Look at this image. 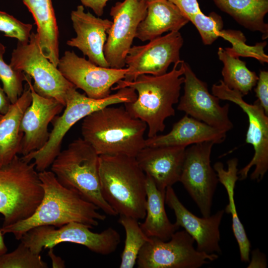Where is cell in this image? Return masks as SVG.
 <instances>
[{"mask_svg": "<svg viewBox=\"0 0 268 268\" xmlns=\"http://www.w3.org/2000/svg\"><path fill=\"white\" fill-rule=\"evenodd\" d=\"M39 177L44 194L34 212L26 219L2 227L3 234H12L16 239L29 230L40 226L60 227L71 222L85 224L92 228L106 216L96 205L83 198L77 192L62 186L51 171L40 172Z\"/></svg>", "mask_w": 268, "mask_h": 268, "instance_id": "6da1fadb", "label": "cell"}, {"mask_svg": "<svg viewBox=\"0 0 268 268\" xmlns=\"http://www.w3.org/2000/svg\"><path fill=\"white\" fill-rule=\"evenodd\" d=\"M183 63L182 60L174 64L172 70L164 74H142L132 81L122 79L112 88L131 87L136 91V99L124 104V107L133 117L146 124L148 137L162 132L165 120L175 114L173 106L179 102L184 81Z\"/></svg>", "mask_w": 268, "mask_h": 268, "instance_id": "7a4b0ae2", "label": "cell"}, {"mask_svg": "<svg viewBox=\"0 0 268 268\" xmlns=\"http://www.w3.org/2000/svg\"><path fill=\"white\" fill-rule=\"evenodd\" d=\"M82 138L99 155L135 157L145 146L146 124L133 117L125 107L110 105L82 119Z\"/></svg>", "mask_w": 268, "mask_h": 268, "instance_id": "3957f363", "label": "cell"}, {"mask_svg": "<svg viewBox=\"0 0 268 268\" xmlns=\"http://www.w3.org/2000/svg\"><path fill=\"white\" fill-rule=\"evenodd\" d=\"M99 172L102 195L117 214L144 219L146 176L135 158L99 155Z\"/></svg>", "mask_w": 268, "mask_h": 268, "instance_id": "277c9868", "label": "cell"}, {"mask_svg": "<svg viewBox=\"0 0 268 268\" xmlns=\"http://www.w3.org/2000/svg\"><path fill=\"white\" fill-rule=\"evenodd\" d=\"M99 159L91 145L78 138L60 151L51 165V171L62 186L75 191L106 214L116 216L117 212L101 194Z\"/></svg>", "mask_w": 268, "mask_h": 268, "instance_id": "5b68a950", "label": "cell"}, {"mask_svg": "<svg viewBox=\"0 0 268 268\" xmlns=\"http://www.w3.org/2000/svg\"><path fill=\"white\" fill-rule=\"evenodd\" d=\"M33 162L18 155L0 168V213L2 227L24 220L34 212L44 191Z\"/></svg>", "mask_w": 268, "mask_h": 268, "instance_id": "8992f818", "label": "cell"}, {"mask_svg": "<svg viewBox=\"0 0 268 268\" xmlns=\"http://www.w3.org/2000/svg\"><path fill=\"white\" fill-rule=\"evenodd\" d=\"M119 101V97L115 93L103 98L94 99L80 93L76 88L71 89L67 94L63 113L55 117L52 122L53 128L47 142L40 149L22 158L29 162L34 160L35 169L39 172L47 170L61 151L63 139L74 124L91 113L116 105Z\"/></svg>", "mask_w": 268, "mask_h": 268, "instance_id": "52a82bcc", "label": "cell"}, {"mask_svg": "<svg viewBox=\"0 0 268 268\" xmlns=\"http://www.w3.org/2000/svg\"><path fill=\"white\" fill-rule=\"evenodd\" d=\"M85 224L71 222L58 229L51 225L34 227L21 237L20 240L34 253L40 254L43 249L69 242L79 244L95 253L108 255L114 252L121 241L118 232L109 227L100 233L90 230Z\"/></svg>", "mask_w": 268, "mask_h": 268, "instance_id": "ba28073f", "label": "cell"}, {"mask_svg": "<svg viewBox=\"0 0 268 268\" xmlns=\"http://www.w3.org/2000/svg\"><path fill=\"white\" fill-rule=\"evenodd\" d=\"M9 65L33 79V88L38 94L55 99L64 106L68 92L75 88L43 55L37 33L32 32L27 43L18 41Z\"/></svg>", "mask_w": 268, "mask_h": 268, "instance_id": "9c48e42d", "label": "cell"}, {"mask_svg": "<svg viewBox=\"0 0 268 268\" xmlns=\"http://www.w3.org/2000/svg\"><path fill=\"white\" fill-rule=\"evenodd\" d=\"M194 242L185 230L176 231L167 241L150 237L139 252L137 268H198L218 259L217 254L198 251Z\"/></svg>", "mask_w": 268, "mask_h": 268, "instance_id": "30bf717a", "label": "cell"}, {"mask_svg": "<svg viewBox=\"0 0 268 268\" xmlns=\"http://www.w3.org/2000/svg\"><path fill=\"white\" fill-rule=\"evenodd\" d=\"M212 94L219 99L231 101L239 106L247 114L249 126L246 134V143L251 144L254 154L249 163L238 171L239 180L247 178L250 169L255 166L251 179L259 182L268 170V117L257 100L252 104L246 102L239 91L229 88L220 80L213 84Z\"/></svg>", "mask_w": 268, "mask_h": 268, "instance_id": "8fae6325", "label": "cell"}, {"mask_svg": "<svg viewBox=\"0 0 268 268\" xmlns=\"http://www.w3.org/2000/svg\"><path fill=\"white\" fill-rule=\"evenodd\" d=\"M214 143L204 141L186 147L180 180L203 217L211 215L213 197L219 182L210 164Z\"/></svg>", "mask_w": 268, "mask_h": 268, "instance_id": "7c38bea8", "label": "cell"}, {"mask_svg": "<svg viewBox=\"0 0 268 268\" xmlns=\"http://www.w3.org/2000/svg\"><path fill=\"white\" fill-rule=\"evenodd\" d=\"M183 43L182 35L177 31L169 32L143 45L132 46L126 57L128 71L123 79L132 81L142 74L166 73L171 64L182 61L180 51Z\"/></svg>", "mask_w": 268, "mask_h": 268, "instance_id": "4fadbf2b", "label": "cell"}, {"mask_svg": "<svg viewBox=\"0 0 268 268\" xmlns=\"http://www.w3.org/2000/svg\"><path fill=\"white\" fill-rule=\"evenodd\" d=\"M147 2L139 0L118 1L110 9L113 21L107 31L104 48L105 58L110 67L123 68L125 59L135 38L139 23L147 12Z\"/></svg>", "mask_w": 268, "mask_h": 268, "instance_id": "5bb4252c", "label": "cell"}, {"mask_svg": "<svg viewBox=\"0 0 268 268\" xmlns=\"http://www.w3.org/2000/svg\"><path fill=\"white\" fill-rule=\"evenodd\" d=\"M57 67L76 89L82 90L87 96L94 99L103 98L111 94L112 88L124 78L128 71L127 68L97 66L69 51H65L60 58Z\"/></svg>", "mask_w": 268, "mask_h": 268, "instance_id": "9a60e30c", "label": "cell"}, {"mask_svg": "<svg viewBox=\"0 0 268 268\" xmlns=\"http://www.w3.org/2000/svg\"><path fill=\"white\" fill-rule=\"evenodd\" d=\"M184 93L177 109L210 126L228 132L233 128L229 116V105L222 106L219 99L209 93L207 84L200 79L184 62Z\"/></svg>", "mask_w": 268, "mask_h": 268, "instance_id": "2e32d148", "label": "cell"}, {"mask_svg": "<svg viewBox=\"0 0 268 268\" xmlns=\"http://www.w3.org/2000/svg\"><path fill=\"white\" fill-rule=\"evenodd\" d=\"M31 80L26 74L25 81L31 91L32 101L24 112L20 124V131L23 134L20 152L23 156L45 145L50 135L49 125L65 107L56 99L42 96L36 92Z\"/></svg>", "mask_w": 268, "mask_h": 268, "instance_id": "e0dca14e", "label": "cell"}, {"mask_svg": "<svg viewBox=\"0 0 268 268\" xmlns=\"http://www.w3.org/2000/svg\"><path fill=\"white\" fill-rule=\"evenodd\" d=\"M165 202L174 212L175 224L183 228L193 237L198 251L208 254L221 253L219 227L224 209L218 210L208 217H198L182 203L172 187L166 189Z\"/></svg>", "mask_w": 268, "mask_h": 268, "instance_id": "ac0fdd59", "label": "cell"}, {"mask_svg": "<svg viewBox=\"0 0 268 268\" xmlns=\"http://www.w3.org/2000/svg\"><path fill=\"white\" fill-rule=\"evenodd\" d=\"M75 37L67 42V44L79 50L93 64L104 67H110L106 61L104 48L107 31L112 21L96 17L89 12H85L83 5H79L70 14Z\"/></svg>", "mask_w": 268, "mask_h": 268, "instance_id": "d6986e66", "label": "cell"}, {"mask_svg": "<svg viewBox=\"0 0 268 268\" xmlns=\"http://www.w3.org/2000/svg\"><path fill=\"white\" fill-rule=\"evenodd\" d=\"M186 147L145 146L135 156L136 162L157 188L165 192L179 182Z\"/></svg>", "mask_w": 268, "mask_h": 268, "instance_id": "ffe728a7", "label": "cell"}, {"mask_svg": "<svg viewBox=\"0 0 268 268\" xmlns=\"http://www.w3.org/2000/svg\"><path fill=\"white\" fill-rule=\"evenodd\" d=\"M227 132L210 126L186 114L175 123L171 130L145 139V146H184L204 142H223Z\"/></svg>", "mask_w": 268, "mask_h": 268, "instance_id": "44dd1931", "label": "cell"}, {"mask_svg": "<svg viewBox=\"0 0 268 268\" xmlns=\"http://www.w3.org/2000/svg\"><path fill=\"white\" fill-rule=\"evenodd\" d=\"M31 101V91L27 83L18 100L10 104L5 113L0 114V168L20 154L23 136L20 131V122Z\"/></svg>", "mask_w": 268, "mask_h": 268, "instance_id": "7402d4cb", "label": "cell"}, {"mask_svg": "<svg viewBox=\"0 0 268 268\" xmlns=\"http://www.w3.org/2000/svg\"><path fill=\"white\" fill-rule=\"evenodd\" d=\"M189 20L168 0L147 2L145 17L138 25L135 38L142 42L150 41L167 32L177 31Z\"/></svg>", "mask_w": 268, "mask_h": 268, "instance_id": "603a6c76", "label": "cell"}, {"mask_svg": "<svg viewBox=\"0 0 268 268\" xmlns=\"http://www.w3.org/2000/svg\"><path fill=\"white\" fill-rule=\"evenodd\" d=\"M37 26L43 55L57 67L59 61V29L51 0H22Z\"/></svg>", "mask_w": 268, "mask_h": 268, "instance_id": "cb8c5ba5", "label": "cell"}, {"mask_svg": "<svg viewBox=\"0 0 268 268\" xmlns=\"http://www.w3.org/2000/svg\"><path fill=\"white\" fill-rule=\"evenodd\" d=\"M146 176V214L145 220L140 226L148 237L167 241L179 227L170 222L166 214L165 192L159 190L152 179Z\"/></svg>", "mask_w": 268, "mask_h": 268, "instance_id": "d4e9b609", "label": "cell"}, {"mask_svg": "<svg viewBox=\"0 0 268 268\" xmlns=\"http://www.w3.org/2000/svg\"><path fill=\"white\" fill-rule=\"evenodd\" d=\"M238 163V159L233 158L227 161V170L224 169L221 162H216L213 168L216 172L219 182L224 187L228 195L229 203L224 211L231 215L232 231L238 245L241 260L244 263H249L251 243L238 217L234 197L235 184L239 180Z\"/></svg>", "mask_w": 268, "mask_h": 268, "instance_id": "484cf974", "label": "cell"}, {"mask_svg": "<svg viewBox=\"0 0 268 268\" xmlns=\"http://www.w3.org/2000/svg\"><path fill=\"white\" fill-rule=\"evenodd\" d=\"M221 11L230 15L238 23L252 31L268 37V24L264 18L268 12V0H212Z\"/></svg>", "mask_w": 268, "mask_h": 268, "instance_id": "4316f807", "label": "cell"}, {"mask_svg": "<svg viewBox=\"0 0 268 268\" xmlns=\"http://www.w3.org/2000/svg\"><path fill=\"white\" fill-rule=\"evenodd\" d=\"M217 55L222 62L223 83L230 89L240 92L244 96L247 95L256 85L258 76L250 70L246 63L238 57L230 54L225 48H219Z\"/></svg>", "mask_w": 268, "mask_h": 268, "instance_id": "83f0119b", "label": "cell"}, {"mask_svg": "<svg viewBox=\"0 0 268 268\" xmlns=\"http://www.w3.org/2000/svg\"><path fill=\"white\" fill-rule=\"evenodd\" d=\"M120 216L119 223L125 229L126 239L119 268H132L136 264L140 249L150 237L142 230L138 220L128 216Z\"/></svg>", "mask_w": 268, "mask_h": 268, "instance_id": "f1b7e54d", "label": "cell"}, {"mask_svg": "<svg viewBox=\"0 0 268 268\" xmlns=\"http://www.w3.org/2000/svg\"><path fill=\"white\" fill-rule=\"evenodd\" d=\"M5 47L0 42V80L2 88L11 104L14 103L21 95L26 80V74L15 70L3 60Z\"/></svg>", "mask_w": 268, "mask_h": 268, "instance_id": "f546056e", "label": "cell"}, {"mask_svg": "<svg viewBox=\"0 0 268 268\" xmlns=\"http://www.w3.org/2000/svg\"><path fill=\"white\" fill-rule=\"evenodd\" d=\"M219 37H222L232 44V48H226L232 55L236 57H251L262 63L268 62V57L264 52L267 43L264 42L250 46L245 43L246 39L242 33L239 31L222 30Z\"/></svg>", "mask_w": 268, "mask_h": 268, "instance_id": "4dcf8cb0", "label": "cell"}, {"mask_svg": "<svg viewBox=\"0 0 268 268\" xmlns=\"http://www.w3.org/2000/svg\"><path fill=\"white\" fill-rule=\"evenodd\" d=\"M40 254L32 252L22 242L12 252L0 257V268H47Z\"/></svg>", "mask_w": 268, "mask_h": 268, "instance_id": "1f68e13d", "label": "cell"}, {"mask_svg": "<svg viewBox=\"0 0 268 268\" xmlns=\"http://www.w3.org/2000/svg\"><path fill=\"white\" fill-rule=\"evenodd\" d=\"M197 28L204 45L211 44L218 37L223 29L222 17L216 12H212L205 15L201 11L195 15L190 21Z\"/></svg>", "mask_w": 268, "mask_h": 268, "instance_id": "d6a6232c", "label": "cell"}, {"mask_svg": "<svg viewBox=\"0 0 268 268\" xmlns=\"http://www.w3.org/2000/svg\"><path fill=\"white\" fill-rule=\"evenodd\" d=\"M32 25L23 23L12 15L0 10V31L6 37L27 43L31 35Z\"/></svg>", "mask_w": 268, "mask_h": 268, "instance_id": "836d02e7", "label": "cell"}, {"mask_svg": "<svg viewBox=\"0 0 268 268\" xmlns=\"http://www.w3.org/2000/svg\"><path fill=\"white\" fill-rule=\"evenodd\" d=\"M255 91L257 100L268 115V72L260 70Z\"/></svg>", "mask_w": 268, "mask_h": 268, "instance_id": "e575fe53", "label": "cell"}, {"mask_svg": "<svg viewBox=\"0 0 268 268\" xmlns=\"http://www.w3.org/2000/svg\"><path fill=\"white\" fill-rule=\"evenodd\" d=\"M174 4L190 21L198 13L201 11L197 0H168Z\"/></svg>", "mask_w": 268, "mask_h": 268, "instance_id": "d590c367", "label": "cell"}, {"mask_svg": "<svg viewBox=\"0 0 268 268\" xmlns=\"http://www.w3.org/2000/svg\"><path fill=\"white\" fill-rule=\"evenodd\" d=\"M82 5L91 8L98 16L103 14L104 7L110 0H80Z\"/></svg>", "mask_w": 268, "mask_h": 268, "instance_id": "8d00e7d4", "label": "cell"}, {"mask_svg": "<svg viewBox=\"0 0 268 268\" xmlns=\"http://www.w3.org/2000/svg\"><path fill=\"white\" fill-rule=\"evenodd\" d=\"M248 268H266L267 260L265 255L259 250H253L252 253V259L249 261Z\"/></svg>", "mask_w": 268, "mask_h": 268, "instance_id": "74e56055", "label": "cell"}, {"mask_svg": "<svg viewBox=\"0 0 268 268\" xmlns=\"http://www.w3.org/2000/svg\"><path fill=\"white\" fill-rule=\"evenodd\" d=\"M48 255L52 260V268H64L66 267L65 261L54 253L53 248H49Z\"/></svg>", "mask_w": 268, "mask_h": 268, "instance_id": "f35d334b", "label": "cell"}, {"mask_svg": "<svg viewBox=\"0 0 268 268\" xmlns=\"http://www.w3.org/2000/svg\"><path fill=\"white\" fill-rule=\"evenodd\" d=\"M11 103L6 96L3 88L0 85V114L5 113Z\"/></svg>", "mask_w": 268, "mask_h": 268, "instance_id": "ab89813d", "label": "cell"}, {"mask_svg": "<svg viewBox=\"0 0 268 268\" xmlns=\"http://www.w3.org/2000/svg\"><path fill=\"white\" fill-rule=\"evenodd\" d=\"M7 248L4 243L3 234L1 232V229L0 228V257L3 254L7 253Z\"/></svg>", "mask_w": 268, "mask_h": 268, "instance_id": "60d3db41", "label": "cell"}, {"mask_svg": "<svg viewBox=\"0 0 268 268\" xmlns=\"http://www.w3.org/2000/svg\"><path fill=\"white\" fill-rule=\"evenodd\" d=\"M141 0V1H145V2H148V1H150V0Z\"/></svg>", "mask_w": 268, "mask_h": 268, "instance_id": "b9f144b4", "label": "cell"}]
</instances>
